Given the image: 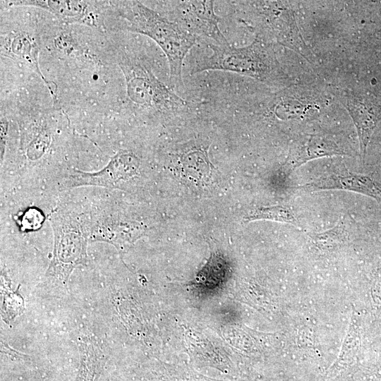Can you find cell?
<instances>
[{
    "instance_id": "7",
    "label": "cell",
    "mask_w": 381,
    "mask_h": 381,
    "mask_svg": "<svg viewBox=\"0 0 381 381\" xmlns=\"http://www.w3.org/2000/svg\"><path fill=\"white\" fill-rule=\"evenodd\" d=\"M306 191L346 190L370 196L381 201V186L370 177L356 174L330 176L300 186Z\"/></svg>"
},
{
    "instance_id": "5",
    "label": "cell",
    "mask_w": 381,
    "mask_h": 381,
    "mask_svg": "<svg viewBox=\"0 0 381 381\" xmlns=\"http://www.w3.org/2000/svg\"><path fill=\"white\" fill-rule=\"evenodd\" d=\"M55 243L49 272L68 278L72 270L86 260V239L83 233L65 220H53Z\"/></svg>"
},
{
    "instance_id": "12",
    "label": "cell",
    "mask_w": 381,
    "mask_h": 381,
    "mask_svg": "<svg viewBox=\"0 0 381 381\" xmlns=\"http://www.w3.org/2000/svg\"><path fill=\"white\" fill-rule=\"evenodd\" d=\"M246 219L248 222L256 219H269L299 226V223L292 212L289 208L282 205L258 208L247 216Z\"/></svg>"
},
{
    "instance_id": "11",
    "label": "cell",
    "mask_w": 381,
    "mask_h": 381,
    "mask_svg": "<svg viewBox=\"0 0 381 381\" xmlns=\"http://www.w3.org/2000/svg\"><path fill=\"white\" fill-rule=\"evenodd\" d=\"M138 166V159L133 155L120 152L111 158L108 165L102 171L94 174H80L78 179L81 183H92L111 186L117 181L128 176L125 172L135 171Z\"/></svg>"
},
{
    "instance_id": "8",
    "label": "cell",
    "mask_w": 381,
    "mask_h": 381,
    "mask_svg": "<svg viewBox=\"0 0 381 381\" xmlns=\"http://www.w3.org/2000/svg\"><path fill=\"white\" fill-rule=\"evenodd\" d=\"M342 103L356 128L364 159L372 133L380 119L381 110L377 106L351 96L344 97Z\"/></svg>"
},
{
    "instance_id": "6",
    "label": "cell",
    "mask_w": 381,
    "mask_h": 381,
    "mask_svg": "<svg viewBox=\"0 0 381 381\" xmlns=\"http://www.w3.org/2000/svg\"><path fill=\"white\" fill-rule=\"evenodd\" d=\"M179 24L195 37L210 38L218 45L228 44L222 32L219 18L214 9V1H174Z\"/></svg>"
},
{
    "instance_id": "3",
    "label": "cell",
    "mask_w": 381,
    "mask_h": 381,
    "mask_svg": "<svg viewBox=\"0 0 381 381\" xmlns=\"http://www.w3.org/2000/svg\"><path fill=\"white\" fill-rule=\"evenodd\" d=\"M121 68L128 97L135 104L167 111L176 110L186 104L144 65L128 61L121 64Z\"/></svg>"
},
{
    "instance_id": "4",
    "label": "cell",
    "mask_w": 381,
    "mask_h": 381,
    "mask_svg": "<svg viewBox=\"0 0 381 381\" xmlns=\"http://www.w3.org/2000/svg\"><path fill=\"white\" fill-rule=\"evenodd\" d=\"M107 1L78 0L8 1L9 6H32L44 9L66 24H80L92 28L103 25L102 8Z\"/></svg>"
},
{
    "instance_id": "10",
    "label": "cell",
    "mask_w": 381,
    "mask_h": 381,
    "mask_svg": "<svg viewBox=\"0 0 381 381\" xmlns=\"http://www.w3.org/2000/svg\"><path fill=\"white\" fill-rule=\"evenodd\" d=\"M1 52L4 55L18 60L30 66L41 78L53 99H56L57 86L55 83L47 80L41 72L39 66V47L35 40L26 33L15 34L4 43Z\"/></svg>"
},
{
    "instance_id": "1",
    "label": "cell",
    "mask_w": 381,
    "mask_h": 381,
    "mask_svg": "<svg viewBox=\"0 0 381 381\" xmlns=\"http://www.w3.org/2000/svg\"><path fill=\"white\" fill-rule=\"evenodd\" d=\"M109 5L123 19L126 30L147 36L160 47L168 60L171 83L181 84L183 61L196 37L140 1H110Z\"/></svg>"
},
{
    "instance_id": "9",
    "label": "cell",
    "mask_w": 381,
    "mask_h": 381,
    "mask_svg": "<svg viewBox=\"0 0 381 381\" xmlns=\"http://www.w3.org/2000/svg\"><path fill=\"white\" fill-rule=\"evenodd\" d=\"M345 154L343 148L331 136L313 134L298 141L291 148L289 161L291 170H294L314 159Z\"/></svg>"
},
{
    "instance_id": "2",
    "label": "cell",
    "mask_w": 381,
    "mask_h": 381,
    "mask_svg": "<svg viewBox=\"0 0 381 381\" xmlns=\"http://www.w3.org/2000/svg\"><path fill=\"white\" fill-rule=\"evenodd\" d=\"M210 55L199 58L190 74L208 70L232 71L257 80L270 82L277 75V65L272 56L260 41L255 40L246 47L236 48L210 44Z\"/></svg>"
},
{
    "instance_id": "13",
    "label": "cell",
    "mask_w": 381,
    "mask_h": 381,
    "mask_svg": "<svg viewBox=\"0 0 381 381\" xmlns=\"http://www.w3.org/2000/svg\"><path fill=\"white\" fill-rule=\"evenodd\" d=\"M23 226L25 229H36L43 222L44 217L37 210L30 209L21 217Z\"/></svg>"
}]
</instances>
